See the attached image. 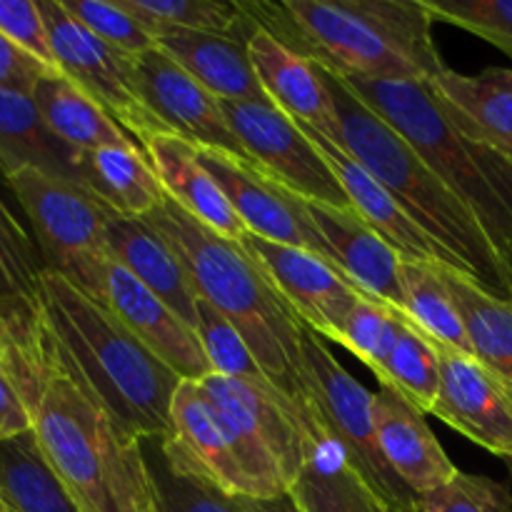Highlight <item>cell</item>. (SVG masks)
Listing matches in <instances>:
<instances>
[{
  "instance_id": "6da1fadb",
  "label": "cell",
  "mask_w": 512,
  "mask_h": 512,
  "mask_svg": "<svg viewBox=\"0 0 512 512\" xmlns=\"http://www.w3.org/2000/svg\"><path fill=\"white\" fill-rule=\"evenodd\" d=\"M0 360L28 408L50 470L80 512H143L153 478L130 438L88 388L38 305H0Z\"/></svg>"
},
{
  "instance_id": "7a4b0ae2",
  "label": "cell",
  "mask_w": 512,
  "mask_h": 512,
  "mask_svg": "<svg viewBox=\"0 0 512 512\" xmlns=\"http://www.w3.org/2000/svg\"><path fill=\"white\" fill-rule=\"evenodd\" d=\"M143 220L183 260L200 298L243 335L270 383L300 410L310 438L325 435L310 408L303 365L305 323L248 250L210 230L170 198Z\"/></svg>"
},
{
  "instance_id": "3957f363",
  "label": "cell",
  "mask_w": 512,
  "mask_h": 512,
  "mask_svg": "<svg viewBox=\"0 0 512 512\" xmlns=\"http://www.w3.org/2000/svg\"><path fill=\"white\" fill-rule=\"evenodd\" d=\"M285 48L343 78L430 80L445 70L423 0H245Z\"/></svg>"
},
{
  "instance_id": "277c9868",
  "label": "cell",
  "mask_w": 512,
  "mask_h": 512,
  "mask_svg": "<svg viewBox=\"0 0 512 512\" xmlns=\"http://www.w3.org/2000/svg\"><path fill=\"white\" fill-rule=\"evenodd\" d=\"M320 68V65H318ZM338 113V145L358 160L395 203L465 265L480 290L512 300V255L500 248L478 215L415 153L413 145L375 113L343 75L320 68Z\"/></svg>"
},
{
  "instance_id": "5b68a950",
  "label": "cell",
  "mask_w": 512,
  "mask_h": 512,
  "mask_svg": "<svg viewBox=\"0 0 512 512\" xmlns=\"http://www.w3.org/2000/svg\"><path fill=\"white\" fill-rule=\"evenodd\" d=\"M43 313L115 423L140 443L168 440L180 375L55 270L43 273Z\"/></svg>"
},
{
  "instance_id": "8992f818",
  "label": "cell",
  "mask_w": 512,
  "mask_h": 512,
  "mask_svg": "<svg viewBox=\"0 0 512 512\" xmlns=\"http://www.w3.org/2000/svg\"><path fill=\"white\" fill-rule=\"evenodd\" d=\"M415 153L460 195L495 243L512 255V155L460 133L425 80L345 78Z\"/></svg>"
},
{
  "instance_id": "52a82bcc",
  "label": "cell",
  "mask_w": 512,
  "mask_h": 512,
  "mask_svg": "<svg viewBox=\"0 0 512 512\" xmlns=\"http://www.w3.org/2000/svg\"><path fill=\"white\" fill-rule=\"evenodd\" d=\"M23 210L48 270H55L95 303L105 305L108 280V210L93 190L35 168L5 178Z\"/></svg>"
},
{
  "instance_id": "ba28073f",
  "label": "cell",
  "mask_w": 512,
  "mask_h": 512,
  "mask_svg": "<svg viewBox=\"0 0 512 512\" xmlns=\"http://www.w3.org/2000/svg\"><path fill=\"white\" fill-rule=\"evenodd\" d=\"M303 365L310 408L320 430L345 450L350 463L378 490L390 510L418 503L380 450L373 423V395L335 360L325 340L308 325L303 328Z\"/></svg>"
},
{
  "instance_id": "9c48e42d",
  "label": "cell",
  "mask_w": 512,
  "mask_h": 512,
  "mask_svg": "<svg viewBox=\"0 0 512 512\" xmlns=\"http://www.w3.org/2000/svg\"><path fill=\"white\" fill-rule=\"evenodd\" d=\"M38 5L48 25L55 65L65 78L88 93L140 148L153 135L170 133L168 125L145 103L135 58L95 38L60 0H38Z\"/></svg>"
},
{
  "instance_id": "30bf717a",
  "label": "cell",
  "mask_w": 512,
  "mask_h": 512,
  "mask_svg": "<svg viewBox=\"0 0 512 512\" xmlns=\"http://www.w3.org/2000/svg\"><path fill=\"white\" fill-rule=\"evenodd\" d=\"M230 130L248 158L303 200L355 213L338 175L318 145L295 120L273 103H228L220 100Z\"/></svg>"
},
{
  "instance_id": "8fae6325",
  "label": "cell",
  "mask_w": 512,
  "mask_h": 512,
  "mask_svg": "<svg viewBox=\"0 0 512 512\" xmlns=\"http://www.w3.org/2000/svg\"><path fill=\"white\" fill-rule=\"evenodd\" d=\"M240 245L263 268L295 315L323 340L338 343L345 320L368 293L318 253L273 243L253 233H245Z\"/></svg>"
},
{
  "instance_id": "7c38bea8",
  "label": "cell",
  "mask_w": 512,
  "mask_h": 512,
  "mask_svg": "<svg viewBox=\"0 0 512 512\" xmlns=\"http://www.w3.org/2000/svg\"><path fill=\"white\" fill-rule=\"evenodd\" d=\"M195 150H198V160L203 163V168L220 185L248 233L273 240V243L290 245V248L310 250V253H318L335 263L303 198L270 178L253 160L235 158V155L220 153V150Z\"/></svg>"
},
{
  "instance_id": "4fadbf2b",
  "label": "cell",
  "mask_w": 512,
  "mask_h": 512,
  "mask_svg": "<svg viewBox=\"0 0 512 512\" xmlns=\"http://www.w3.org/2000/svg\"><path fill=\"white\" fill-rule=\"evenodd\" d=\"M435 350L440 360L435 418L503 460L512 458V390L473 355L440 343Z\"/></svg>"
},
{
  "instance_id": "5bb4252c",
  "label": "cell",
  "mask_w": 512,
  "mask_h": 512,
  "mask_svg": "<svg viewBox=\"0 0 512 512\" xmlns=\"http://www.w3.org/2000/svg\"><path fill=\"white\" fill-rule=\"evenodd\" d=\"M138 83L155 115L178 138L195 148L220 150L235 158L250 160L243 145L230 130L220 100L205 90L193 75L180 68L158 45L135 58Z\"/></svg>"
},
{
  "instance_id": "9a60e30c",
  "label": "cell",
  "mask_w": 512,
  "mask_h": 512,
  "mask_svg": "<svg viewBox=\"0 0 512 512\" xmlns=\"http://www.w3.org/2000/svg\"><path fill=\"white\" fill-rule=\"evenodd\" d=\"M160 448L193 470L205 483L233 498L255 500V488L235 455L233 435L223 413L205 395L198 380H183L170 408V438Z\"/></svg>"
},
{
  "instance_id": "2e32d148",
  "label": "cell",
  "mask_w": 512,
  "mask_h": 512,
  "mask_svg": "<svg viewBox=\"0 0 512 512\" xmlns=\"http://www.w3.org/2000/svg\"><path fill=\"white\" fill-rule=\"evenodd\" d=\"M103 308H108L175 375H180V380H203L213 375L198 330L190 328L168 303L115 260H110Z\"/></svg>"
},
{
  "instance_id": "e0dca14e",
  "label": "cell",
  "mask_w": 512,
  "mask_h": 512,
  "mask_svg": "<svg viewBox=\"0 0 512 512\" xmlns=\"http://www.w3.org/2000/svg\"><path fill=\"white\" fill-rule=\"evenodd\" d=\"M300 125V123H298ZM305 130L310 140L320 148V153L325 155L328 165L333 168V173L338 175L340 185L348 193L350 203H353L355 213L370 225L378 235H383L390 245L400 253L403 260H420V263H438L445 265L450 270H458V273L468 275L465 265L450 253L448 248L438 243L435 238H430L398 203H395L393 195L363 168L355 158H350L338 143H333L330 138L320 135L318 130L308 128V125H300ZM470 278V275H468Z\"/></svg>"
},
{
  "instance_id": "ac0fdd59",
  "label": "cell",
  "mask_w": 512,
  "mask_h": 512,
  "mask_svg": "<svg viewBox=\"0 0 512 512\" xmlns=\"http://www.w3.org/2000/svg\"><path fill=\"white\" fill-rule=\"evenodd\" d=\"M253 28V18L233 33L163 28L155 33V43L218 100L270 103L248 55Z\"/></svg>"
},
{
  "instance_id": "d6986e66",
  "label": "cell",
  "mask_w": 512,
  "mask_h": 512,
  "mask_svg": "<svg viewBox=\"0 0 512 512\" xmlns=\"http://www.w3.org/2000/svg\"><path fill=\"white\" fill-rule=\"evenodd\" d=\"M373 423L385 460L415 498L443 488L460 473L425 423L423 410L393 388L380 385L373 395Z\"/></svg>"
},
{
  "instance_id": "ffe728a7",
  "label": "cell",
  "mask_w": 512,
  "mask_h": 512,
  "mask_svg": "<svg viewBox=\"0 0 512 512\" xmlns=\"http://www.w3.org/2000/svg\"><path fill=\"white\" fill-rule=\"evenodd\" d=\"M248 55L275 108L283 110L295 123L308 125L338 143V113L318 65L285 48L258 23L250 33Z\"/></svg>"
},
{
  "instance_id": "44dd1931",
  "label": "cell",
  "mask_w": 512,
  "mask_h": 512,
  "mask_svg": "<svg viewBox=\"0 0 512 512\" xmlns=\"http://www.w3.org/2000/svg\"><path fill=\"white\" fill-rule=\"evenodd\" d=\"M305 205L315 228L328 243L335 265L365 293L403 313L405 293L400 278L403 258L398 250L383 235L375 233L358 213L328 208L313 200H305Z\"/></svg>"
},
{
  "instance_id": "7402d4cb",
  "label": "cell",
  "mask_w": 512,
  "mask_h": 512,
  "mask_svg": "<svg viewBox=\"0 0 512 512\" xmlns=\"http://www.w3.org/2000/svg\"><path fill=\"white\" fill-rule=\"evenodd\" d=\"M108 253L118 265L168 303L190 328L198 330V290L183 260L145 223L108 210Z\"/></svg>"
},
{
  "instance_id": "603a6c76",
  "label": "cell",
  "mask_w": 512,
  "mask_h": 512,
  "mask_svg": "<svg viewBox=\"0 0 512 512\" xmlns=\"http://www.w3.org/2000/svg\"><path fill=\"white\" fill-rule=\"evenodd\" d=\"M425 85L460 133L512 155V70L463 75L445 68Z\"/></svg>"
},
{
  "instance_id": "cb8c5ba5",
  "label": "cell",
  "mask_w": 512,
  "mask_h": 512,
  "mask_svg": "<svg viewBox=\"0 0 512 512\" xmlns=\"http://www.w3.org/2000/svg\"><path fill=\"white\" fill-rule=\"evenodd\" d=\"M143 150L170 200L223 238L235 243L245 238L248 230L243 220L238 218L213 175L203 168L195 145L173 133H163L145 140Z\"/></svg>"
},
{
  "instance_id": "d4e9b609",
  "label": "cell",
  "mask_w": 512,
  "mask_h": 512,
  "mask_svg": "<svg viewBox=\"0 0 512 512\" xmlns=\"http://www.w3.org/2000/svg\"><path fill=\"white\" fill-rule=\"evenodd\" d=\"M290 498L300 512H393L330 435L310 438Z\"/></svg>"
},
{
  "instance_id": "484cf974",
  "label": "cell",
  "mask_w": 512,
  "mask_h": 512,
  "mask_svg": "<svg viewBox=\"0 0 512 512\" xmlns=\"http://www.w3.org/2000/svg\"><path fill=\"white\" fill-rule=\"evenodd\" d=\"M78 155L48 128L30 95L0 90V178L35 168L78 183Z\"/></svg>"
},
{
  "instance_id": "4316f807",
  "label": "cell",
  "mask_w": 512,
  "mask_h": 512,
  "mask_svg": "<svg viewBox=\"0 0 512 512\" xmlns=\"http://www.w3.org/2000/svg\"><path fill=\"white\" fill-rule=\"evenodd\" d=\"M30 98L38 105L48 128L78 153L103 148H140L88 93L63 73L38 80Z\"/></svg>"
},
{
  "instance_id": "83f0119b",
  "label": "cell",
  "mask_w": 512,
  "mask_h": 512,
  "mask_svg": "<svg viewBox=\"0 0 512 512\" xmlns=\"http://www.w3.org/2000/svg\"><path fill=\"white\" fill-rule=\"evenodd\" d=\"M78 183L128 218H145L168 198L143 148H103L80 153Z\"/></svg>"
},
{
  "instance_id": "f1b7e54d",
  "label": "cell",
  "mask_w": 512,
  "mask_h": 512,
  "mask_svg": "<svg viewBox=\"0 0 512 512\" xmlns=\"http://www.w3.org/2000/svg\"><path fill=\"white\" fill-rule=\"evenodd\" d=\"M200 388L205 390L215 408L223 413L228 423L230 435H233L235 455L243 465L245 475L255 488V500H275L290 493V483L280 468L278 455L273 453L268 443V435L253 418L245 400V385L240 380L228 378V375H208L198 380Z\"/></svg>"
},
{
  "instance_id": "f546056e",
  "label": "cell",
  "mask_w": 512,
  "mask_h": 512,
  "mask_svg": "<svg viewBox=\"0 0 512 512\" xmlns=\"http://www.w3.org/2000/svg\"><path fill=\"white\" fill-rule=\"evenodd\" d=\"M445 285L463 315L473 358L512 390V300L493 298L473 278L440 265Z\"/></svg>"
},
{
  "instance_id": "4dcf8cb0",
  "label": "cell",
  "mask_w": 512,
  "mask_h": 512,
  "mask_svg": "<svg viewBox=\"0 0 512 512\" xmlns=\"http://www.w3.org/2000/svg\"><path fill=\"white\" fill-rule=\"evenodd\" d=\"M0 498L8 512H80L40 453L33 430L0 440Z\"/></svg>"
},
{
  "instance_id": "1f68e13d",
  "label": "cell",
  "mask_w": 512,
  "mask_h": 512,
  "mask_svg": "<svg viewBox=\"0 0 512 512\" xmlns=\"http://www.w3.org/2000/svg\"><path fill=\"white\" fill-rule=\"evenodd\" d=\"M400 278H403L405 293V318L435 343L445 345L455 353L473 355L463 315H460L458 305H455L453 295L445 285L440 265L403 260Z\"/></svg>"
},
{
  "instance_id": "d6a6232c",
  "label": "cell",
  "mask_w": 512,
  "mask_h": 512,
  "mask_svg": "<svg viewBox=\"0 0 512 512\" xmlns=\"http://www.w3.org/2000/svg\"><path fill=\"white\" fill-rule=\"evenodd\" d=\"M398 330L383 370L375 378L383 388H393L423 413H433L440 390V360L435 343L395 310Z\"/></svg>"
},
{
  "instance_id": "836d02e7",
  "label": "cell",
  "mask_w": 512,
  "mask_h": 512,
  "mask_svg": "<svg viewBox=\"0 0 512 512\" xmlns=\"http://www.w3.org/2000/svg\"><path fill=\"white\" fill-rule=\"evenodd\" d=\"M143 453L153 478L158 512H248L240 498L205 483L200 475L170 458L158 440L143 443Z\"/></svg>"
},
{
  "instance_id": "e575fe53",
  "label": "cell",
  "mask_w": 512,
  "mask_h": 512,
  "mask_svg": "<svg viewBox=\"0 0 512 512\" xmlns=\"http://www.w3.org/2000/svg\"><path fill=\"white\" fill-rule=\"evenodd\" d=\"M150 33L163 28L233 33L250 20L243 3L230 0H118Z\"/></svg>"
},
{
  "instance_id": "d590c367",
  "label": "cell",
  "mask_w": 512,
  "mask_h": 512,
  "mask_svg": "<svg viewBox=\"0 0 512 512\" xmlns=\"http://www.w3.org/2000/svg\"><path fill=\"white\" fill-rule=\"evenodd\" d=\"M43 255L33 233H28L15 210L0 193V273L18 303L38 305L43 300Z\"/></svg>"
},
{
  "instance_id": "8d00e7d4",
  "label": "cell",
  "mask_w": 512,
  "mask_h": 512,
  "mask_svg": "<svg viewBox=\"0 0 512 512\" xmlns=\"http://www.w3.org/2000/svg\"><path fill=\"white\" fill-rule=\"evenodd\" d=\"M198 338L213 365V373L228 375V378L243 380V383L270 380L255 355L250 353L243 335L203 298L198 300Z\"/></svg>"
},
{
  "instance_id": "74e56055",
  "label": "cell",
  "mask_w": 512,
  "mask_h": 512,
  "mask_svg": "<svg viewBox=\"0 0 512 512\" xmlns=\"http://www.w3.org/2000/svg\"><path fill=\"white\" fill-rule=\"evenodd\" d=\"M63 8L83 25L85 30L103 40L110 48L120 50V53L138 58V55L148 53L155 48V35L140 23L135 15H130L123 5L103 3V0H60Z\"/></svg>"
},
{
  "instance_id": "f35d334b",
  "label": "cell",
  "mask_w": 512,
  "mask_h": 512,
  "mask_svg": "<svg viewBox=\"0 0 512 512\" xmlns=\"http://www.w3.org/2000/svg\"><path fill=\"white\" fill-rule=\"evenodd\" d=\"M393 305L368 295L353 308V313L345 320L340 330L338 345L348 348L358 360H363L375 375L383 370L385 358L393 348L398 318H395Z\"/></svg>"
},
{
  "instance_id": "ab89813d",
  "label": "cell",
  "mask_w": 512,
  "mask_h": 512,
  "mask_svg": "<svg viewBox=\"0 0 512 512\" xmlns=\"http://www.w3.org/2000/svg\"><path fill=\"white\" fill-rule=\"evenodd\" d=\"M435 20L470 30L512 58V0H423Z\"/></svg>"
},
{
  "instance_id": "60d3db41",
  "label": "cell",
  "mask_w": 512,
  "mask_h": 512,
  "mask_svg": "<svg viewBox=\"0 0 512 512\" xmlns=\"http://www.w3.org/2000/svg\"><path fill=\"white\" fill-rule=\"evenodd\" d=\"M425 512H512V493L498 480L460 470L448 485L418 498Z\"/></svg>"
},
{
  "instance_id": "b9f144b4",
  "label": "cell",
  "mask_w": 512,
  "mask_h": 512,
  "mask_svg": "<svg viewBox=\"0 0 512 512\" xmlns=\"http://www.w3.org/2000/svg\"><path fill=\"white\" fill-rule=\"evenodd\" d=\"M0 33L13 40L18 48H23L25 53L33 55L35 60L58 70L53 48H50L48 25H45L38 3H33V0H0Z\"/></svg>"
},
{
  "instance_id": "7bdbcfd3",
  "label": "cell",
  "mask_w": 512,
  "mask_h": 512,
  "mask_svg": "<svg viewBox=\"0 0 512 512\" xmlns=\"http://www.w3.org/2000/svg\"><path fill=\"white\" fill-rule=\"evenodd\" d=\"M50 73H58V70L35 60L33 55L25 53L13 40H8L0 33V90L33 95L38 80Z\"/></svg>"
},
{
  "instance_id": "ee69618b",
  "label": "cell",
  "mask_w": 512,
  "mask_h": 512,
  "mask_svg": "<svg viewBox=\"0 0 512 512\" xmlns=\"http://www.w3.org/2000/svg\"><path fill=\"white\" fill-rule=\"evenodd\" d=\"M30 430H33V423H30L28 408L0 360V440L18 438Z\"/></svg>"
},
{
  "instance_id": "f6af8a7d",
  "label": "cell",
  "mask_w": 512,
  "mask_h": 512,
  "mask_svg": "<svg viewBox=\"0 0 512 512\" xmlns=\"http://www.w3.org/2000/svg\"><path fill=\"white\" fill-rule=\"evenodd\" d=\"M243 508L248 512H300L295 500L288 495L283 498H275V500H250V498H240Z\"/></svg>"
},
{
  "instance_id": "bcb514c9",
  "label": "cell",
  "mask_w": 512,
  "mask_h": 512,
  "mask_svg": "<svg viewBox=\"0 0 512 512\" xmlns=\"http://www.w3.org/2000/svg\"><path fill=\"white\" fill-rule=\"evenodd\" d=\"M8 300H13V295H10L8 285H5V278H3V273H0V305H3V303H8Z\"/></svg>"
},
{
  "instance_id": "7dc6e473",
  "label": "cell",
  "mask_w": 512,
  "mask_h": 512,
  "mask_svg": "<svg viewBox=\"0 0 512 512\" xmlns=\"http://www.w3.org/2000/svg\"><path fill=\"white\" fill-rule=\"evenodd\" d=\"M395 512H425L423 508H420V505L418 503H415V505H410V508H403V510H395Z\"/></svg>"
},
{
  "instance_id": "c3c4849f",
  "label": "cell",
  "mask_w": 512,
  "mask_h": 512,
  "mask_svg": "<svg viewBox=\"0 0 512 512\" xmlns=\"http://www.w3.org/2000/svg\"><path fill=\"white\" fill-rule=\"evenodd\" d=\"M143 512H158V505H155V495H153V500H150V503L145 505Z\"/></svg>"
},
{
  "instance_id": "681fc988",
  "label": "cell",
  "mask_w": 512,
  "mask_h": 512,
  "mask_svg": "<svg viewBox=\"0 0 512 512\" xmlns=\"http://www.w3.org/2000/svg\"><path fill=\"white\" fill-rule=\"evenodd\" d=\"M505 465H508V473H510V480H512V458L505 460Z\"/></svg>"
},
{
  "instance_id": "f907efd6",
  "label": "cell",
  "mask_w": 512,
  "mask_h": 512,
  "mask_svg": "<svg viewBox=\"0 0 512 512\" xmlns=\"http://www.w3.org/2000/svg\"><path fill=\"white\" fill-rule=\"evenodd\" d=\"M0 512H8V510H5V503H3V498H0Z\"/></svg>"
}]
</instances>
